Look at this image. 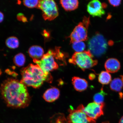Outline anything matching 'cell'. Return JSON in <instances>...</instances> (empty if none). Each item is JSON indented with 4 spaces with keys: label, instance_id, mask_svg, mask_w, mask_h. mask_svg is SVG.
I'll use <instances>...</instances> for the list:
<instances>
[{
    "label": "cell",
    "instance_id": "obj_9",
    "mask_svg": "<svg viewBox=\"0 0 123 123\" xmlns=\"http://www.w3.org/2000/svg\"><path fill=\"white\" fill-rule=\"evenodd\" d=\"M104 103L102 104L94 102L91 103L86 107L83 105L82 110L89 117L95 120L104 115Z\"/></svg>",
    "mask_w": 123,
    "mask_h": 123
},
{
    "label": "cell",
    "instance_id": "obj_17",
    "mask_svg": "<svg viewBox=\"0 0 123 123\" xmlns=\"http://www.w3.org/2000/svg\"><path fill=\"white\" fill-rule=\"evenodd\" d=\"M98 81L103 85L108 84L111 81V75L107 71L101 72L98 77Z\"/></svg>",
    "mask_w": 123,
    "mask_h": 123
},
{
    "label": "cell",
    "instance_id": "obj_21",
    "mask_svg": "<svg viewBox=\"0 0 123 123\" xmlns=\"http://www.w3.org/2000/svg\"><path fill=\"white\" fill-rule=\"evenodd\" d=\"M72 47L76 52L80 53L84 51L86 45L82 41H76L72 43Z\"/></svg>",
    "mask_w": 123,
    "mask_h": 123
},
{
    "label": "cell",
    "instance_id": "obj_4",
    "mask_svg": "<svg viewBox=\"0 0 123 123\" xmlns=\"http://www.w3.org/2000/svg\"><path fill=\"white\" fill-rule=\"evenodd\" d=\"M69 61L83 71L91 68L96 65L98 63L97 61L93 59V55L89 50L80 53L75 52Z\"/></svg>",
    "mask_w": 123,
    "mask_h": 123
},
{
    "label": "cell",
    "instance_id": "obj_26",
    "mask_svg": "<svg viewBox=\"0 0 123 123\" xmlns=\"http://www.w3.org/2000/svg\"><path fill=\"white\" fill-rule=\"evenodd\" d=\"M4 19V15L2 12H0V23L2 22Z\"/></svg>",
    "mask_w": 123,
    "mask_h": 123
},
{
    "label": "cell",
    "instance_id": "obj_3",
    "mask_svg": "<svg viewBox=\"0 0 123 123\" xmlns=\"http://www.w3.org/2000/svg\"><path fill=\"white\" fill-rule=\"evenodd\" d=\"M59 50H49L39 60H33V62L40 68L44 71L50 73V71L56 70L58 65L56 61L64 60L63 55L59 52Z\"/></svg>",
    "mask_w": 123,
    "mask_h": 123
},
{
    "label": "cell",
    "instance_id": "obj_15",
    "mask_svg": "<svg viewBox=\"0 0 123 123\" xmlns=\"http://www.w3.org/2000/svg\"><path fill=\"white\" fill-rule=\"evenodd\" d=\"M62 6L67 11L76 10L78 7L79 2L77 0H62L60 1Z\"/></svg>",
    "mask_w": 123,
    "mask_h": 123
},
{
    "label": "cell",
    "instance_id": "obj_22",
    "mask_svg": "<svg viewBox=\"0 0 123 123\" xmlns=\"http://www.w3.org/2000/svg\"><path fill=\"white\" fill-rule=\"evenodd\" d=\"M106 94L103 89H101V91L99 93L96 94L93 97L94 102L98 104L104 103L105 96Z\"/></svg>",
    "mask_w": 123,
    "mask_h": 123
},
{
    "label": "cell",
    "instance_id": "obj_1",
    "mask_svg": "<svg viewBox=\"0 0 123 123\" xmlns=\"http://www.w3.org/2000/svg\"><path fill=\"white\" fill-rule=\"evenodd\" d=\"M1 96L8 107L24 108L28 106L31 98L26 86L17 80L8 78L1 84Z\"/></svg>",
    "mask_w": 123,
    "mask_h": 123
},
{
    "label": "cell",
    "instance_id": "obj_18",
    "mask_svg": "<svg viewBox=\"0 0 123 123\" xmlns=\"http://www.w3.org/2000/svg\"><path fill=\"white\" fill-rule=\"evenodd\" d=\"M6 45L9 48L15 49L19 47V42L18 38L15 37H11L6 40Z\"/></svg>",
    "mask_w": 123,
    "mask_h": 123
},
{
    "label": "cell",
    "instance_id": "obj_23",
    "mask_svg": "<svg viewBox=\"0 0 123 123\" xmlns=\"http://www.w3.org/2000/svg\"><path fill=\"white\" fill-rule=\"evenodd\" d=\"M39 0H25L23 1V3L24 5L30 8H33L34 7H38L39 3Z\"/></svg>",
    "mask_w": 123,
    "mask_h": 123
},
{
    "label": "cell",
    "instance_id": "obj_29",
    "mask_svg": "<svg viewBox=\"0 0 123 123\" xmlns=\"http://www.w3.org/2000/svg\"><path fill=\"white\" fill-rule=\"evenodd\" d=\"M102 123H109V121H105V122H103Z\"/></svg>",
    "mask_w": 123,
    "mask_h": 123
},
{
    "label": "cell",
    "instance_id": "obj_20",
    "mask_svg": "<svg viewBox=\"0 0 123 123\" xmlns=\"http://www.w3.org/2000/svg\"><path fill=\"white\" fill-rule=\"evenodd\" d=\"M50 123H68L64 115L57 114L54 115L51 118Z\"/></svg>",
    "mask_w": 123,
    "mask_h": 123
},
{
    "label": "cell",
    "instance_id": "obj_7",
    "mask_svg": "<svg viewBox=\"0 0 123 123\" xmlns=\"http://www.w3.org/2000/svg\"><path fill=\"white\" fill-rule=\"evenodd\" d=\"M37 8L42 11L43 17L45 20H53L58 16L57 6L53 0H39Z\"/></svg>",
    "mask_w": 123,
    "mask_h": 123
},
{
    "label": "cell",
    "instance_id": "obj_8",
    "mask_svg": "<svg viewBox=\"0 0 123 123\" xmlns=\"http://www.w3.org/2000/svg\"><path fill=\"white\" fill-rule=\"evenodd\" d=\"M82 106L80 105L76 110L69 109V114L67 119L68 123H96L95 120L89 117L83 111Z\"/></svg>",
    "mask_w": 123,
    "mask_h": 123
},
{
    "label": "cell",
    "instance_id": "obj_27",
    "mask_svg": "<svg viewBox=\"0 0 123 123\" xmlns=\"http://www.w3.org/2000/svg\"><path fill=\"white\" fill-rule=\"evenodd\" d=\"M119 123H123V116L120 119Z\"/></svg>",
    "mask_w": 123,
    "mask_h": 123
},
{
    "label": "cell",
    "instance_id": "obj_25",
    "mask_svg": "<svg viewBox=\"0 0 123 123\" xmlns=\"http://www.w3.org/2000/svg\"><path fill=\"white\" fill-rule=\"evenodd\" d=\"M17 18L19 20L22 21L23 22H25L27 21V19L22 14H19L17 16Z\"/></svg>",
    "mask_w": 123,
    "mask_h": 123
},
{
    "label": "cell",
    "instance_id": "obj_10",
    "mask_svg": "<svg viewBox=\"0 0 123 123\" xmlns=\"http://www.w3.org/2000/svg\"><path fill=\"white\" fill-rule=\"evenodd\" d=\"M87 11L92 16L101 17L105 14L103 5L98 0L89 2L87 6Z\"/></svg>",
    "mask_w": 123,
    "mask_h": 123
},
{
    "label": "cell",
    "instance_id": "obj_16",
    "mask_svg": "<svg viewBox=\"0 0 123 123\" xmlns=\"http://www.w3.org/2000/svg\"><path fill=\"white\" fill-rule=\"evenodd\" d=\"M123 87V82L119 78H115L110 84V88L113 91L119 92L122 90Z\"/></svg>",
    "mask_w": 123,
    "mask_h": 123
},
{
    "label": "cell",
    "instance_id": "obj_30",
    "mask_svg": "<svg viewBox=\"0 0 123 123\" xmlns=\"http://www.w3.org/2000/svg\"><path fill=\"white\" fill-rule=\"evenodd\" d=\"M2 72L0 69V75H1L2 74Z\"/></svg>",
    "mask_w": 123,
    "mask_h": 123
},
{
    "label": "cell",
    "instance_id": "obj_12",
    "mask_svg": "<svg viewBox=\"0 0 123 123\" xmlns=\"http://www.w3.org/2000/svg\"><path fill=\"white\" fill-rule=\"evenodd\" d=\"M60 95L59 89L56 87H53L46 91L43 95V98L47 102H52L57 99L59 98Z\"/></svg>",
    "mask_w": 123,
    "mask_h": 123
},
{
    "label": "cell",
    "instance_id": "obj_13",
    "mask_svg": "<svg viewBox=\"0 0 123 123\" xmlns=\"http://www.w3.org/2000/svg\"><path fill=\"white\" fill-rule=\"evenodd\" d=\"M28 52L29 55L33 60L40 59L44 55L43 49L37 45L32 46L29 48Z\"/></svg>",
    "mask_w": 123,
    "mask_h": 123
},
{
    "label": "cell",
    "instance_id": "obj_24",
    "mask_svg": "<svg viewBox=\"0 0 123 123\" xmlns=\"http://www.w3.org/2000/svg\"><path fill=\"white\" fill-rule=\"evenodd\" d=\"M109 2L112 6L114 7H117L119 6L120 4L121 1L120 0H109Z\"/></svg>",
    "mask_w": 123,
    "mask_h": 123
},
{
    "label": "cell",
    "instance_id": "obj_19",
    "mask_svg": "<svg viewBox=\"0 0 123 123\" xmlns=\"http://www.w3.org/2000/svg\"><path fill=\"white\" fill-rule=\"evenodd\" d=\"M26 61L25 56L22 53H19L16 55L13 58V62L15 65L18 67L24 66Z\"/></svg>",
    "mask_w": 123,
    "mask_h": 123
},
{
    "label": "cell",
    "instance_id": "obj_11",
    "mask_svg": "<svg viewBox=\"0 0 123 123\" xmlns=\"http://www.w3.org/2000/svg\"><path fill=\"white\" fill-rule=\"evenodd\" d=\"M105 67L108 73H115L117 72L120 68V63L119 61L116 58H109L106 61Z\"/></svg>",
    "mask_w": 123,
    "mask_h": 123
},
{
    "label": "cell",
    "instance_id": "obj_28",
    "mask_svg": "<svg viewBox=\"0 0 123 123\" xmlns=\"http://www.w3.org/2000/svg\"><path fill=\"white\" fill-rule=\"evenodd\" d=\"M120 76L121 77V80H122L123 82V76Z\"/></svg>",
    "mask_w": 123,
    "mask_h": 123
},
{
    "label": "cell",
    "instance_id": "obj_5",
    "mask_svg": "<svg viewBox=\"0 0 123 123\" xmlns=\"http://www.w3.org/2000/svg\"><path fill=\"white\" fill-rule=\"evenodd\" d=\"M88 47L89 50L92 55L99 56L105 53L107 43L103 35L98 33L90 40L88 42Z\"/></svg>",
    "mask_w": 123,
    "mask_h": 123
},
{
    "label": "cell",
    "instance_id": "obj_2",
    "mask_svg": "<svg viewBox=\"0 0 123 123\" xmlns=\"http://www.w3.org/2000/svg\"><path fill=\"white\" fill-rule=\"evenodd\" d=\"M22 79L21 82L26 86L38 88L44 82L51 83L53 77L50 73L43 70L37 65L30 64L21 71Z\"/></svg>",
    "mask_w": 123,
    "mask_h": 123
},
{
    "label": "cell",
    "instance_id": "obj_6",
    "mask_svg": "<svg viewBox=\"0 0 123 123\" xmlns=\"http://www.w3.org/2000/svg\"><path fill=\"white\" fill-rule=\"evenodd\" d=\"M90 23V17H84L82 22L75 27L71 34L70 37L71 43L76 41L87 40V30Z\"/></svg>",
    "mask_w": 123,
    "mask_h": 123
},
{
    "label": "cell",
    "instance_id": "obj_14",
    "mask_svg": "<svg viewBox=\"0 0 123 123\" xmlns=\"http://www.w3.org/2000/svg\"><path fill=\"white\" fill-rule=\"evenodd\" d=\"M72 83L74 87L77 91H84L88 87V83L85 79L78 77H74L72 78Z\"/></svg>",
    "mask_w": 123,
    "mask_h": 123
}]
</instances>
